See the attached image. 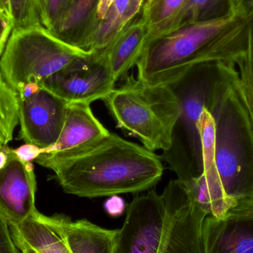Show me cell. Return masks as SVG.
<instances>
[{
  "label": "cell",
  "instance_id": "6da1fadb",
  "mask_svg": "<svg viewBox=\"0 0 253 253\" xmlns=\"http://www.w3.org/2000/svg\"><path fill=\"white\" fill-rule=\"evenodd\" d=\"M35 162L53 171L65 193L88 199L150 190L164 172L157 155L112 132L66 151L43 152Z\"/></svg>",
  "mask_w": 253,
  "mask_h": 253
},
{
  "label": "cell",
  "instance_id": "7a4b0ae2",
  "mask_svg": "<svg viewBox=\"0 0 253 253\" xmlns=\"http://www.w3.org/2000/svg\"><path fill=\"white\" fill-rule=\"evenodd\" d=\"M207 216L187 183L172 180L162 194L152 190L129 203L115 253H204Z\"/></svg>",
  "mask_w": 253,
  "mask_h": 253
},
{
  "label": "cell",
  "instance_id": "3957f363",
  "mask_svg": "<svg viewBox=\"0 0 253 253\" xmlns=\"http://www.w3.org/2000/svg\"><path fill=\"white\" fill-rule=\"evenodd\" d=\"M240 17L230 13L152 40L137 62L138 78L149 85L169 86L199 64L227 61L242 31Z\"/></svg>",
  "mask_w": 253,
  "mask_h": 253
},
{
  "label": "cell",
  "instance_id": "277c9868",
  "mask_svg": "<svg viewBox=\"0 0 253 253\" xmlns=\"http://www.w3.org/2000/svg\"><path fill=\"white\" fill-rule=\"evenodd\" d=\"M123 80L103 100L111 115L147 150H168L180 114L176 95L169 86L149 85L132 75Z\"/></svg>",
  "mask_w": 253,
  "mask_h": 253
},
{
  "label": "cell",
  "instance_id": "5b68a950",
  "mask_svg": "<svg viewBox=\"0 0 253 253\" xmlns=\"http://www.w3.org/2000/svg\"><path fill=\"white\" fill-rule=\"evenodd\" d=\"M218 61L199 64L169 85L179 101L180 114L172 130L170 147L161 158L169 164L181 181L198 178L203 172L197 122L209 94Z\"/></svg>",
  "mask_w": 253,
  "mask_h": 253
},
{
  "label": "cell",
  "instance_id": "8992f818",
  "mask_svg": "<svg viewBox=\"0 0 253 253\" xmlns=\"http://www.w3.org/2000/svg\"><path fill=\"white\" fill-rule=\"evenodd\" d=\"M93 54L68 44L42 25L12 31L0 59V73L18 93L41 86L77 58Z\"/></svg>",
  "mask_w": 253,
  "mask_h": 253
},
{
  "label": "cell",
  "instance_id": "52a82bcc",
  "mask_svg": "<svg viewBox=\"0 0 253 253\" xmlns=\"http://www.w3.org/2000/svg\"><path fill=\"white\" fill-rule=\"evenodd\" d=\"M11 231L39 253H115L119 234V230L104 228L86 219L47 216L38 211L12 227Z\"/></svg>",
  "mask_w": 253,
  "mask_h": 253
},
{
  "label": "cell",
  "instance_id": "ba28073f",
  "mask_svg": "<svg viewBox=\"0 0 253 253\" xmlns=\"http://www.w3.org/2000/svg\"><path fill=\"white\" fill-rule=\"evenodd\" d=\"M116 83L105 56L99 52L77 58L48 77L40 87L68 104H90L106 99Z\"/></svg>",
  "mask_w": 253,
  "mask_h": 253
},
{
  "label": "cell",
  "instance_id": "9c48e42d",
  "mask_svg": "<svg viewBox=\"0 0 253 253\" xmlns=\"http://www.w3.org/2000/svg\"><path fill=\"white\" fill-rule=\"evenodd\" d=\"M19 93V139L47 150L57 143L68 103L44 87L29 85Z\"/></svg>",
  "mask_w": 253,
  "mask_h": 253
},
{
  "label": "cell",
  "instance_id": "30bf717a",
  "mask_svg": "<svg viewBox=\"0 0 253 253\" xmlns=\"http://www.w3.org/2000/svg\"><path fill=\"white\" fill-rule=\"evenodd\" d=\"M7 162L0 169V215L9 226H16L36 211L37 181L34 165L22 162L7 146Z\"/></svg>",
  "mask_w": 253,
  "mask_h": 253
},
{
  "label": "cell",
  "instance_id": "8fae6325",
  "mask_svg": "<svg viewBox=\"0 0 253 253\" xmlns=\"http://www.w3.org/2000/svg\"><path fill=\"white\" fill-rule=\"evenodd\" d=\"M204 253H253V199L241 201L219 218L207 216Z\"/></svg>",
  "mask_w": 253,
  "mask_h": 253
},
{
  "label": "cell",
  "instance_id": "7c38bea8",
  "mask_svg": "<svg viewBox=\"0 0 253 253\" xmlns=\"http://www.w3.org/2000/svg\"><path fill=\"white\" fill-rule=\"evenodd\" d=\"M150 41V30L141 15L135 17L102 52L116 82L126 78L136 66Z\"/></svg>",
  "mask_w": 253,
  "mask_h": 253
},
{
  "label": "cell",
  "instance_id": "4fadbf2b",
  "mask_svg": "<svg viewBox=\"0 0 253 253\" xmlns=\"http://www.w3.org/2000/svg\"><path fill=\"white\" fill-rule=\"evenodd\" d=\"M144 0H115L101 20L94 21L84 33L78 47L90 53L107 48L142 10Z\"/></svg>",
  "mask_w": 253,
  "mask_h": 253
},
{
  "label": "cell",
  "instance_id": "5bb4252c",
  "mask_svg": "<svg viewBox=\"0 0 253 253\" xmlns=\"http://www.w3.org/2000/svg\"><path fill=\"white\" fill-rule=\"evenodd\" d=\"M109 131L95 117L90 104H68L65 124L57 143L43 152H62L94 141Z\"/></svg>",
  "mask_w": 253,
  "mask_h": 253
},
{
  "label": "cell",
  "instance_id": "9a60e30c",
  "mask_svg": "<svg viewBox=\"0 0 253 253\" xmlns=\"http://www.w3.org/2000/svg\"><path fill=\"white\" fill-rule=\"evenodd\" d=\"M230 13L245 16L248 10L242 0H187L167 34L190 24L218 19Z\"/></svg>",
  "mask_w": 253,
  "mask_h": 253
},
{
  "label": "cell",
  "instance_id": "2e32d148",
  "mask_svg": "<svg viewBox=\"0 0 253 253\" xmlns=\"http://www.w3.org/2000/svg\"><path fill=\"white\" fill-rule=\"evenodd\" d=\"M233 62L237 70L238 88L246 111L253 138V5L247 15L243 42Z\"/></svg>",
  "mask_w": 253,
  "mask_h": 253
},
{
  "label": "cell",
  "instance_id": "e0dca14e",
  "mask_svg": "<svg viewBox=\"0 0 253 253\" xmlns=\"http://www.w3.org/2000/svg\"><path fill=\"white\" fill-rule=\"evenodd\" d=\"M98 1L73 0L66 12L48 31L59 40L78 47L79 42L94 20Z\"/></svg>",
  "mask_w": 253,
  "mask_h": 253
},
{
  "label": "cell",
  "instance_id": "ac0fdd59",
  "mask_svg": "<svg viewBox=\"0 0 253 253\" xmlns=\"http://www.w3.org/2000/svg\"><path fill=\"white\" fill-rule=\"evenodd\" d=\"M186 1L187 0H154L148 7L142 8L141 17L150 30V41L168 33Z\"/></svg>",
  "mask_w": 253,
  "mask_h": 253
},
{
  "label": "cell",
  "instance_id": "d6986e66",
  "mask_svg": "<svg viewBox=\"0 0 253 253\" xmlns=\"http://www.w3.org/2000/svg\"><path fill=\"white\" fill-rule=\"evenodd\" d=\"M19 123V93L0 73V149L13 139Z\"/></svg>",
  "mask_w": 253,
  "mask_h": 253
},
{
  "label": "cell",
  "instance_id": "ffe728a7",
  "mask_svg": "<svg viewBox=\"0 0 253 253\" xmlns=\"http://www.w3.org/2000/svg\"><path fill=\"white\" fill-rule=\"evenodd\" d=\"M13 29L42 25L38 0H10Z\"/></svg>",
  "mask_w": 253,
  "mask_h": 253
},
{
  "label": "cell",
  "instance_id": "44dd1931",
  "mask_svg": "<svg viewBox=\"0 0 253 253\" xmlns=\"http://www.w3.org/2000/svg\"><path fill=\"white\" fill-rule=\"evenodd\" d=\"M73 0H38L43 26L50 30L68 10Z\"/></svg>",
  "mask_w": 253,
  "mask_h": 253
},
{
  "label": "cell",
  "instance_id": "7402d4cb",
  "mask_svg": "<svg viewBox=\"0 0 253 253\" xmlns=\"http://www.w3.org/2000/svg\"><path fill=\"white\" fill-rule=\"evenodd\" d=\"M0 253H21L12 237L10 226L1 215H0Z\"/></svg>",
  "mask_w": 253,
  "mask_h": 253
},
{
  "label": "cell",
  "instance_id": "603a6c76",
  "mask_svg": "<svg viewBox=\"0 0 253 253\" xmlns=\"http://www.w3.org/2000/svg\"><path fill=\"white\" fill-rule=\"evenodd\" d=\"M13 151L15 154L25 163H29L35 161L43 153L42 149L34 145V144H25L19 148L15 149Z\"/></svg>",
  "mask_w": 253,
  "mask_h": 253
},
{
  "label": "cell",
  "instance_id": "cb8c5ba5",
  "mask_svg": "<svg viewBox=\"0 0 253 253\" xmlns=\"http://www.w3.org/2000/svg\"><path fill=\"white\" fill-rule=\"evenodd\" d=\"M11 19L0 12V56L2 54L10 33L13 31Z\"/></svg>",
  "mask_w": 253,
  "mask_h": 253
},
{
  "label": "cell",
  "instance_id": "d4e9b609",
  "mask_svg": "<svg viewBox=\"0 0 253 253\" xmlns=\"http://www.w3.org/2000/svg\"><path fill=\"white\" fill-rule=\"evenodd\" d=\"M105 208L109 215L117 217L124 212L126 210V203L120 196H110L109 199L105 202Z\"/></svg>",
  "mask_w": 253,
  "mask_h": 253
},
{
  "label": "cell",
  "instance_id": "484cf974",
  "mask_svg": "<svg viewBox=\"0 0 253 253\" xmlns=\"http://www.w3.org/2000/svg\"><path fill=\"white\" fill-rule=\"evenodd\" d=\"M114 1L115 0H99L97 6H96V11H95L93 22L103 19Z\"/></svg>",
  "mask_w": 253,
  "mask_h": 253
},
{
  "label": "cell",
  "instance_id": "4316f807",
  "mask_svg": "<svg viewBox=\"0 0 253 253\" xmlns=\"http://www.w3.org/2000/svg\"><path fill=\"white\" fill-rule=\"evenodd\" d=\"M11 233V232H10ZM12 237H13V241L16 244V247L19 250L21 253H39L38 251H36L34 248L28 245L25 241L22 240L19 236L17 235L12 233Z\"/></svg>",
  "mask_w": 253,
  "mask_h": 253
},
{
  "label": "cell",
  "instance_id": "83f0119b",
  "mask_svg": "<svg viewBox=\"0 0 253 253\" xmlns=\"http://www.w3.org/2000/svg\"><path fill=\"white\" fill-rule=\"evenodd\" d=\"M0 12L11 19L10 0H0Z\"/></svg>",
  "mask_w": 253,
  "mask_h": 253
},
{
  "label": "cell",
  "instance_id": "f1b7e54d",
  "mask_svg": "<svg viewBox=\"0 0 253 253\" xmlns=\"http://www.w3.org/2000/svg\"><path fill=\"white\" fill-rule=\"evenodd\" d=\"M7 162V154L4 149H0V169L4 168Z\"/></svg>",
  "mask_w": 253,
  "mask_h": 253
},
{
  "label": "cell",
  "instance_id": "f546056e",
  "mask_svg": "<svg viewBox=\"0 0 253 253\" xmlns=\"http://www.w3.org/2000/svg\"><path fill=\"white\" fill-rule=\"evenodd\" d=\"M242 1L243 4H245V7L248 9V11H249L250 9L252 7L253 0H242Z\"/></svg>",
  "mask_w": 253,
  "mask_h": 253
},
{
  "label": "cell",
  "instance_id": "4dcf8cb0",
  "mask_svg": "<svg viewBox=\"0 0 253 253\" xmlns=\"http://www.w3.org/2000/svg\"><path fill=\"white\" fill-rule=\"evenodd\" d=\"M153 1H154V0H145V1H144V5H143L142 8H144V7H148L150 4H151L152 3H153Z\"/></svg>",
  "mask_w": 253,
  "mask_h": 253
},
{
  "label": "cell",
  "instance_id": "1f68e13d",
  "mask_svg": "<svg viewBox=\"0 0 253 253\" xmlns=\"http://www.w3.org/2000/svg\"><path fill=\"white\" fill-rule=\"evenodd\" d=\"M253 5H252V6H253Z\"/></svg>",
  "mask_w": 253,
  "mask_h": 253
},
{
  "label": "cell",
  "instance_id": "d6a6232c",
  "mask_svg": "<svg viewBox=\"0 0 253 253\" xmlns=\"http://www.w3.org/2000/svg\"><path fill=\"white\" fill-rule=\"evenodd\" d=\"M144 1H145V0H144Z\"/></svg>",
  "mask_w": 253,
  "mask_h": 253
}]
</instances>
